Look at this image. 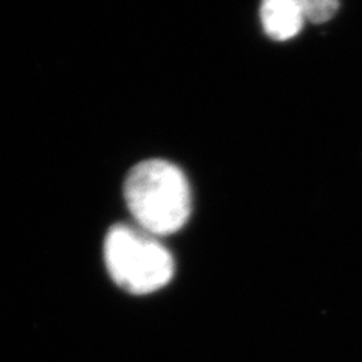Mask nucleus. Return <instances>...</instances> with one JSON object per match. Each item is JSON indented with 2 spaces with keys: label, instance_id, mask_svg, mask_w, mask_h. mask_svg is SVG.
Here are the masks:
<instances>
[{
  "label": "nucleus",
  "instance_id": "3",
  "mask_svg": "<svg viewBox=\"0 0 362 362\" xmlns=\"http://www.w3.org/2000/svg\"><path fill=\"white\" fill-rule=\"evenodd\" d=\"M259 20L272 40L287 41L302 30L307 17L293 0H262Z\"/></svg>",
  "mask_w": 362,
  "mask_h": 362
},
{
  "label": "nucleus",
  "instance_id": "4",
  "mask_svg": "<svg viewBox=\"0 0 362 362\" xmlns=\"http://www.w3.org/2000/svg\"><path fill=\"white\" fill-rule=\"evenodd\" d=\"M307 20L313 23L329 21L338 9V0H293Z\"/></svg>",
  "mask_w": 362,
  "mask_h": 362
},
{
  "label": "nucleus",
  "instance_id": "2",
  "mask_svg": "<svg viewBox=\"0 0 362 362\" xmlns=\"http://www.w3.org/2000/svg\"><path fill=\"white\" fill-rule=\"evenodd\" d=\"M103 255L112 281L136 296L158 291L174 276L171 252L156 235L139 226H112L105 239Z\"/></svg>",
  "mask_w": 362,
  "mask_h": 362
},
{
  "label": "nucleus",
  "instance_id": "1",
  "mask_svg": "<svg viewBox=\"0 0 362 362\" xmlns=\"http://www.w3.org/2000/svg\"><path fill=\"white\" fill-rule=\"evenodd\" d=\"M124 198L139 228L156 237L177 233L190 216L187 178L166 160L151 158L136 165L124 183Z\"/></svg>",
  "mask_w": 362,
  "mask_h": 362
}]
</instances>
